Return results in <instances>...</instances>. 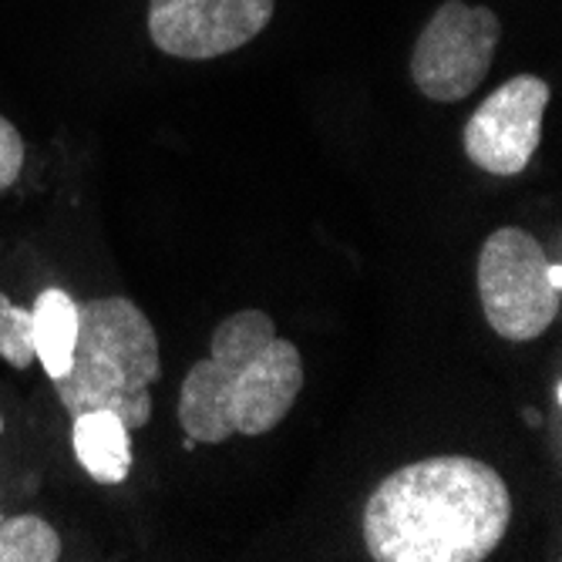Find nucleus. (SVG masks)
Masks as SVG:
<instances>
[{"label":"nucleus","mask_w":562,"mask_h":562,"mask_svg":"<svg viewBox=\"0 0 562 562\" xmlns=\"http://www.w3.org/2000/svg\"><path fill=\"white\" fill-rule=\"evenodd\" d=\"M513 492L472 454H435L391 472L364 505L374 562H482L513 526Z\"/></svg>","instance_id":"obj_1"},{"label":"nucleus","mask_w":562,"mask_h":562,"mask_svg":"<svg viewBox=\"0 0 562 562\" xmlns=\"http://www.w3.org/2000/svg\"><path fill=\"white\" fill-rule=\"evenodd\" d=\"M303 391V357L263 311H236L213 330V350L179 387V425L192 445L273 431Z\"/></svg>","instance_id":"obj_2"},{"label":"nucleus","mask_w":562,"mask_h":562,"mask_svg":"<svg viewBox=\"0 0 562 562\" xmlns=\"http://www.w3.org/2000/svg\"><path fill=\"white\" fill-rule=\"evenodd\" d=\"M162 378L159 337L128 296H94L78 306L71 368L55 394L71 418L112 412L128 431L151 422V384Z\"/></svg>","instance_id":"obj_3"},{"label":"nucleus","mask_w":562,"mask_h":562,"mask_svg":"<svg viewBox=\"0 0 562 562\" xmlns=\"http://www.w3.org/2000/svg\"><path fill=\"white\" fill-rule=\"evenodd\" d=\"M479 300L488 327L502 340L526 344L549 330L562 286L549 280V260L532 233L519 226L488 233L479 252Z\"/></svg>","instance_id":"obj_4"},{"label":"nucleus","mask_w":562,"mask_h":562,"mask_svg":"<svg viewBox=\"0 0 562 562\" xmlns=\"http://www.w3.org/2000/svg\"><path fill=\"white\" fill-rule=\"evenodd\" d=\"M502 24L495 11L445 0L418 34L412 55V78L431 101H462L488 75Z\"/></svg>","instance_id":"obj_5"},{"label":"nucleus","mask_w":562,"mask_h":562,"mask_svg":"<svg viewBox=\"0 0 562 562\" xmlns=\"http://www.w3.org/2000/svg\"><path fill=\"white\" fill-rule=\"evenodd\" d=\"M549 94L552 91L539 75H516L502 81L465 122L462 148L469 162L498 179L526 172L542 142Z\"/></svg>","instance_id":"obj_6"},{"label":"nucleus","mask_w":562,"mask_h":562,"mask_svg":"<svg viewBox=\"0 0 562 562\" xmlns=\"http://www.w3.org/2000/svg\"><path fill=\"white\" fill-rule=\"evenodd\" d=\"M277 0H148L151 44L182 61H210L260 37Z\"/></svg>","instance_id":"obj_7"},{"label":"nucleus","mask_w":562,"mask_h":562,"mask_svg":"<svg viewBox=\"0 0 562 562\" xmlns=\"http://www.w3.org/2000/svg\"><path fill=\"white\" fill-rule=\"evenodd\" d=\"M81 469L98 485H122L132 472V431L112 412H85L71 428Z\"/></svg>","instance_id":"obj_8"},{"label":"nucleus","mask_w":562,"mask_h":562,"mask_svg":"<svg viewBox=\"0 0 562 562\" xmlns=\"http://www.w3.org/2000/svg\"><path fill=\"white\" fill-rule=\"evenodd\" d=\"M75 337H78V303L58 286L41 290L31 306V344H34V357L50 381L68 374Z\"/></svg>","instance_id":"obj_9"},{"label":"nucleus","mask_w":562,"mask_h":562,"mask_svg":"<svg viewBox=\"0 0 562 562\" xmlns=\"http://www.w3.org/2000/svg\"><path fill=\"white\" fill-rule=\"evenodd\" d=\"M61 536L41 516H14L0 522V562H58Z\"/></svg>","instance_id":"obj_10"},{"label":"nucleus","mask_w":562,"mask_h":562,"mask_svg":"<svg viewBox=\"0 0 562 562\" xmlns=\"http://www.w3.org/2000/svg\"><path fill=\"white\" fill-rule=\"evenodd\" d=\"M0 357L24 371L34 361V344H31V311L8 300V293L0 290Z\"/></svg>","instance_id":"obj_11"},{"label":"nucleus","mask_w":562,"mask_h":562,"mask_svg":"<svg viewBox=\"0 0 562 562\" xmlns=\"http://www.w3.org/2000/svg\"><path fill=\"white\" fill-rule=\"evenodd\" d=\"M24 156H27V148H24V138H21L18 125L0 115V192L11 189L21 179Z\"/></svg>","instance_id":"obj_12"},{"label":"nucleus","mask_w":562,"mask_h":562,"mask_svg":"<svg viewBox=\"0 0 562 562\" xmlns=\"http://www.w3.org/2000/svg\"><path fill=\"white\" fill-rule=\"evenodd\" d=\"M0 438H4V415H0Z\"/></svg>","instance_id":"obj_13"}]
</instances>
